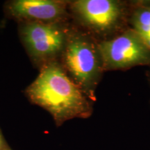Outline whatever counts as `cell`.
<instances>
[{
    "mask_svg": "<svg viewBox=\"0 0 150 150\" xmlns=\"http://www.w3.org/2000/svg\"><path fill=\"white\" fill-rule=\"evenodd\" d=\"M25 93L31 102L51 114L58 126L93 113L94 102L69 76L59 60L41 67Z\"/></svg>",
    "mask_w": 150,
    "mask_h": 150,
    "instance_id": "cell-1",
    "label": "cell"
},
{
    "mask_svg": "<svg viewBox=\"0 0 150 150\" xmlns=\"http://www.w3.org/2000/svg\"><path fill=\"white\" fill-rule=\"evenodd\" d=\"M60 59L69 76L95 102L97 86L105 72L98 42L83 29L71 24Z\"/></svg>",
    "mask_w": 150,
    "mask_h": 150,
    "instance_id": "cell-2",
    "label": "cell"
},
{
    "mask_svg": "<svg viewBox=\"0 0 150 150\" xmlns=\"http://www.w3.org/2000/svg\"><path fill=\"white\" fill-rule=\"evenodd\" d=\"M76 26L97 42L108 40L129 27L130 1L76 0L69 3Z\"/></svg>",
    "mask_w": 150,
    "mask_h": 150,
    "instance_id": "cell-3",
    "label": "cell"
},
{
    "mask_svg": "<svg viewBox=\"0 0 150 150\" xmlns=\"http://www.w3.org/2000/svg\"><path fill=\"white\" fill-rule=\"evenodd\" d=\"M71 24L68 22H20L22 42L32 61L40 68L59 61L66 43Z\"/></svg>",
    "mask_w": 150,
    "mask_h": 150,
    "instance_id": "cell-4",
    "label": "cell"
},
{
    "mask_svg": "<svg viewBox=\"0 0 150 150\" xmlns=\"http://www.w3.org/2000/svg\"><path fill=\"white\" fill-rule=\"evenodd\" d=\"M98 45L105 72L150 66V47L131 27Z\"/></svg>",
    "mask_w": 150,
    "mask_h": 150,
    "instance_id": "cell-5",
    "label": "cell"
},
{
    "mask_svg": "<svg viewBox=\"0 0 150 150\" xmlns=\"http://www.w3.org/2000/svg\"><path fill=\"white\" fill-rule=\"evenodd\" d=\"M69 3L62 0H14L7 4L6 8L20 22H65L71 18Z\"/></svg>",
    "mask_w": 150,
    "mask_h": 150,
    "instance_id": "cell-6",
    "label": "cell"
},
{
    "mask_svg": "<svg viewBox=\"0 0 150 150\" xmlns=\"http://www.w3.org/2000/svg\"><path fill=\"white\" fill-rule=\"evenodd\" d=\"M129 23L150 47V1H130Z\"/></svg>",
    "mask_w": 150,
    "mask_h": 150,
    "instance_id": "cell-7",
    "label": "cell"
},
{
    "mask_svg": "<svg viewBox=\"0 0 150 150\" xmlns=\"http://www.w3.org/2000/svg\"><path fill=\"white\" fill-rule=\"evenodd\" d=\"M0 150H10L7 147L6 143L5 140L4 139L1 130H0Z\"/></svg>",
    "mask_w": 150,
    "mask_h": 150,
    "instance_id": "cell-8",
    "label": "cell"
}]
</instances>
